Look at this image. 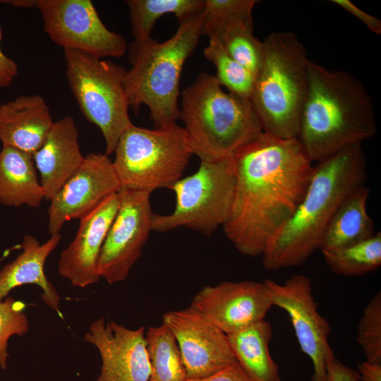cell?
Masks as SVG:
<instances>
[{
    "label": "cell",
    "mask_w": 381,
    "mask_h": 381,
    "mask_svg": "<svg viewBox=\"0 0 381 381\" xmlns=\"http://www.w3.org/2000/svg\"><path fill=\"white\" fill-rule=\"evenodd\" d=\"M119 205L117 192L80 219L73 240L61 251L58 262L59 274L72 286L85 288L101 279L97 272L98 258Z\"/></svg>",
    "instance_id": "obj_17"
},
{
    "label": "cell",
    "mask_w": 381,
    "mask_h": 381,
    "mask_svg": "<svg viewBox=\"0 0 381 381\" xmlns=\"http://www.w3.org/2000/svg\"><path fill=\"white\" fill-rule=\"evenodd\" d=\"M114 153L120 187L150 193L170 188L181 179L193 155L186 131L177 123L153 129L132 124L120 136Z\"/></svg>",
    "instance_id": "obj_7"
},
{
    "label": "cell",
    "mask_w": 381,
    "mask_h": 381,
    "mask_svg": "<svg viewBox=\"0 0 381 381\" xmlns=\"http://www.w3.org/2000/svg\"><path fill=\"white\" fill-rule=\"evenodd\" d=\"M61 238V234H56L42 244L31 235L24 236L20 244L22 252L0 270V300L7 297L13 289L24 284H35L42 289V301L62 318L61 298L44 273L46 260Z\"/></svg>",
    "instance_id": "obj_20"
},
{
    "label": "cell",
    "mask_w": 381,
    "mask_h": 381,
    "mask_svg": "<svg viewBox=\"0 0 381 381\" xmlns=\"http://www.w3.org/2000/svg\"><path fill=\"white\" fill-rule=\"evenodd\" d=\"M43 29L51 40L68 49L100 58L122 57L128 44L102 23L90 0H37Z\"/></svg>",
    "instance_id": "obj_10"
},
{
    "label": "cell",
    "mask_w": 381,
    "mask_h": 381,
    "mask_svg": "<svg viewBox=\"0 0 381 381\" xmlns=\"http://www.w3.org/2000/svg\"><path fill=\"white\" fill-rule=\"evenodd\" d=\"M120 188L108 155H87L80 167L49 200V234H59L66 222L81 219Z\"/></svg>",
    "instance_id": "obj_14"
},
{
    "label": "cell",
    "mask_w": 381,
    "mask_h": 381,
    "mask_svg": "<svg viewBox=\"0 0 381 381\" xmlns=\"http://www.w3.org/2000/svg\"><path fill=\"white\" fill-rule=\"evenodd\" d=\"M190 306L226 334L265 320L272 307L264 282L254 281L206 286Z\"/></svg>",
    "instance_id": "obj_16"
},
{
    "label": "cell",
    "mask_w": 381,
    "mask_h": 381,
    "mask_svg": "<svg viewBox=\"0 0 381 381\" xmlns=\"http://www.w3.org/2000/svg\"><path fill=\"white\" fill-rule=\"evenodd\" d=\"M50 109L40 95L20 96L0 104V141L34 155L53 123Z\"/></svg>",
    "instance_id": "obj_19"
},
{
    "label": "cell",
    "mask_w": 381,
    "mask_h": 381,
    "mask_svg": "<svg viewBox=\"0 0 381 381\" xmlns=\"http://www.w3.org/2000/svg\"><path fill=\"white\" fill-rule=\"evenodd\" d=\"M263 54L250 102L263 132L297 138L308 88L306 49L293 32H274L262 42Z\"/></svg>",
    "instance_id": "obj_6"
},
{
    "label": "cell",
    "mask_w": 381,
    "mask_h": 381,
    "mask_svg": "<svg viewBox=\"0 0 381 381\" xmlns=\"http://www.w3.org/2000/svg\"><path fill=\"white\" fill-rule=\"evenodd\" d=\"M181 95L179 119L200 162L231 157L263 132L250 101L224 92L213 75L200 73Z\"/></svg>",
    "instance_id": "obj_5"
},
{
    "label": "cell",
    "mask_w": 381,
    "mask_h": 381,
    "mask_svg": "<svg viewBox=\"0 0 381 381\" xmlns=\"http://www.w3.org/2000/svg\"><path fill=\"white\" fill-rule=\"evenodd\" d=\"M332 272L346 277H357L381 265V233L344 248L322 253Z\"/></svg>",
    "instance_id": "obj_27"
},
{
    "label": "cell",
    "mask_w": 381,
    "mask_h": 381,
    "mask_svg": "<svg viewBox=\"0 0 381 381\" xmlns=\"http://www.w3.org/2000/svg\"><path fill=\"white\" fill-rule=\"evenodd\" d=\"M204 56L216 67L214 76L221 86H224L229 92L239 97L250 99L255 77L249 70L229 56L214 41L209 40Z\"/></svg>",
    "instance_id": "obj_28"
},
{
    "label": "cell",
    "mask_w": 381,
    "mask_h": 381,
    "mask_svg": "<svg viewBox=\"0 0 381 381\" xmlns=\"http://www.w3.org/2000/svg\"><path fill=\"white\" fill-rule=\"evenodd\" d=\"M226 335L236 361L254 381H282L270 352V322L265 319Z\"/></svg>",
    "instance_id": "obj_23"
},
{
    "label": "cell",
    "mask_w": 381,
    "mask_h": 381,
    "mask_svg": "<svg viewBox=\"0 0 381 381\" xmlns=\"http://www.w3.org/2000/svg\"><path fill=\"white\" fill-rule=\"evenodd\" d=\"M366 179L362 144L348 146L318 161L301 202L267 243L262 255L263 267L274 271L302 265L319 250L341 202Z\"/></svg>",
    "instance_id": "obj_2"
},
{
    "label": "cell",
    "mask_w": 381,
    "mask_h": 381,
    "mask_svg": "<svg viewBox=\"0 0 381 381\" xmlns=\"http://www.w3.org/2000/svg\"><path fill=\"white\" fill-rule=\"evenodd\" d=\"M376 132L374 104L363 83L310 60L297 139L310 162L362 144Z\"/></svg>",
    "instance_id": "obj_3"
},
{
    "label": "cell",
    "mask_w": 381,
    "mask_h": 381,
    "mask_svg": "<svg viewBox=\"0 0 381 381\" xmlns=\"http://www.w3.org/2000/svg\"><path fill=\"white\" fill-rule=\"evenodd\" d=\"M369 194L363 184L346 196L325 229L319 247L322 253L353 245L375 234L374 222L367 211Z\"/></svg>",
    "instance_id": "obj_22"
},
{
    "label": "cell",
    "mask_w": 381,
    "mask_h": 381,
    "mask_svg": "<svg viewBox=\"0 0 381 381\" xmlns=\"http://www.w3.org/2000/svg\"><path fill=\"white\" fill-rule=\"evenodd\" d=\"M45 199L33 156L10 147L0 150V203L38 207Z\"/></svg>",
    "instance_id": "obj_21"
},
{
    "label": "cell",
    "mask_w": 381,
    "mask_h": 381,
    "mask_svg": "<svg viewBox=\"0 0 381 381\" xmlns=\"http://www.w3.org/2000/svg\"><path fill=\"white\" fill-rule=\"evenodd\" d=\"M236 187L224 232L243 255H262L301 202L313 166L297 138L262 132L232 155Z\"/></svg>",
    "instance_id": "obj_1"
},
{
    "label": "cell",
    "mask_w": 381,
    "mask_h": 381,
    "mask_svg": "<svg viewBox=\"0 0 381 381\" xmlns=\"http://www.w3.org/2000/svg\"><path fill=\"white\" fill-rule=\"evenodd\" d=\"M358 372L360 381H381V363L361 362Z\"/></svg>",
    "instance_id": "obj_36"
},
{
    "label": "cell",
    "mask_w": 381,
    "mask_h": 381,
    "mask_svg": "<svg viewBox=\"0 0 381 381\" xmlns=\"http://www.w3.org/2000/svg\"><path fill=\"white\" fill-rule=\"evenodd\" d=\"M145 340L151 366L149 381H187L176 340L164 325L149 327Z\"/></svg>",
    "instance_id": "obj_26"
},
{
    "label": "cell",
    "mask_w": 381,
    "mask_h": 381,
    "mask_svg": "<svg viewBox=\"0 0 381 381\" xmlns=\"http://www.w3.org/2000/svg\"><path fill=\"white\" fill-rule=\"evenodd\" d=\"M201 12L179 23L166 41L151 38L128 45L131 66L124 78L128 102L135 112L146 105L155 128L175 124L179 119L181 75L201 36Z\"/></svg>",
    "instance_id": "obj_4"
},
{
    "label": "cell",
    "mask_w": 381,
    "mask_h": 381,
    "mask_svg": "<svg viewBox=\"0 0 381 381\" xmlns=\"http://www.w3.org/2000/svg\"><path fill=\"white\" fill-rule=\"evenodd\" d=\"M327 381H360V379L358 370L334 358L327 367Z\"/></svg>",
    "instance_id": "obj_34"
},
{
    "label": "cell",
    "mask_w": 381,
    "mask_h": 381,
    "mask_svg": "<svg viewBox=\"0 0 381 381\" xmlns=\"http://www.w3.org/2000/svg\"><path fill=\"white\" fill-rule=\"evenodd\" d=\"M84 159L73 117L54 121L43 145L33 155L46 200H49L61 188Z\"/></svg>",
    "instance_id": "obj_18"
},
{
    "label": "cell",
    "mask_w": 381,
    "mask_h": 381,
    "mask_svg": "<svg viewBox=\"0 0 381 381\" xmlns=\"http://www.w3.org/2000/svg\"><path fill=\"white\" fill-rule=\"evenodd\" d=\"M255 0H205L201 12V36L229 23L250 20Z\"/></svg>",
    "instance_id": "obj_29"
},
{
    "label": "cell",
    "mask_w": 381,
    "mask_h": 381,
    "mask_svg": "<svg viewBox=\"0 0 381 381\" xmlns=\"http://www.w3.org/2000/svg\"><path fill=\"white\" fill-rule=\"evenodd\" d=\"M119 205L108 230L97 262L100 278L109 284L126 279L142 254L153 212L150 193L121 188Z\"/></svg>",
    "instance_id": "obj_11"
},
{
    "label": "cell",
    "mask_w": 381,
    "mask_h": 381,
    "mask_svg": "<svg viewBox=\"0 0 381 381\" xmlns=\"http://www.w3.org/2000/svg\"><path fill=\"white\" fill-rule=\"evenodd\" d=\"M264 283L272 306L289 315L300 348L313 363L311 381H327V367L334 358L329 343L331 328L318 312L310 279L294 274L282 284L272 279Z\"/></svg>",
    "instance_id": "obj_12"
},
{
    "label": "cell",
    "mask_w": 381,
    "mask_h": 381,
    "mask_svg": "<svg viewBox=\"0 0 381 381\" xmlns=\"http://www.w3.org/2000/svg\"><path fill=\"white\" fill-rule=\"evenodd\" d=\"M1 37L2 32L0 25V43ZM18 73L17 64L3 52L0 45V87L4 88L9 86Z\"/></svg>",
    "instance_id": "obj_35"
},
{
    "label": "cell",
    "mask_w": 381,
    "mask_h": 381,
    "mask_svg": "<svg viewBox=\"0 0 381 381\" xmlns=\"http://www.w3.org/2000/svg\"><path fill=\"white\" fill-rule=\"evenodd\" d=\"M64 55L69 88L85 119L101 131L105 155H111L121 134L133 124L124 88L126 70L76 50L65 49Z\"/></svg>",
    "instance_id": "obj_8"
},
{
    "label": "cell",
    "mask_w": 381,
    "mask_h": 381,
    "mask_svg": "<svg viewBox=\"0 0 381 381\" xmlns=\"http://www.w3.org/2000/svg\"><path fill=\"white\" fill-rule=\"evenodd\" d=\"M162 324L176 340L188 379H202L236 362L227 335L192 306L167 312Z\"/></svg>",
    "instance_id": "obj_13"
},
{
    "label": "cell",
    "mask_w": 381,
    "mask_h": 381,
    "mask_svg": "<svg viewBox=\"0 0 381 381\" xmlns=\"http://www.w3.org/2000/svg\"><path fill=\"white\" fill-rule=\"evenodd\" d=\"M236 176L232 156L200 162L197 171L170 187L176 205L169 214H153L152 231L165 232L188 227L211 235L227 222L232 210Z\"/></svg>",
    "instance_id": "obj_9"
},
{
    "label": "cell",
    "mask_w": 381,
    "mask_h": 381,
    "mask_svg": "<svg viewBox=\"0 0 381 381\" xmlns=\"http://www.w3.org/2000/svg\"><path fill=\"white\" fill-rule=\"evenodd\" d=\"M253 26V19L238 20L217 28L207 36L255 77L262 62L263 44L254 36Z\"/></svg>",
    "instance_id": "obj_25"
},
{
    "label": "cell",
    "mask_w": 381,
    "mask_h": 381,
    "mask_svg": "<svg viewBox=\"0 0 381 381\" xmlns=\"http://www.w3.org/2000/svg\"><path fill=\"white\" fill-rule=\"evenodd\" d=\"M84 340L100 356L95 381H149L151 366L144 327L132 329L100 318L89 325Z\"/></svg>",
    "instance_id": "obj_15"
},
{
    "label": "cell",
    "mask_w": 381,
    "mask_h": 381,
    "mask_svg": "<svg viewBox=\"0 0 381 381\" xmlns=\"http://www.w3.org/2000/svg\"><path fill=\"white\" fill-rule=\"evenodd\" d=\"M366 360L381 363V292L378 291L365 306L358 326L356 337Z\"/></svg>",
    "instance_id": "obj_30"
},
{
    "label": "cell",
    "mask_w": 381,
    "mask_h": 381,
    "mask_svg": "<svg viewBox=\"0 0 381 381\" xmlns=\"http://www.w3.org/2000/svg\"><path fill=\"white\" fill-rule=\"evenodd\" d=\"M2 4H7L16 8H30L35 7L37 0H3L0 1Z\"/></svg>",
    "instance_id": "obj_37"
},
{
    "label": "cell",
    "mask_w": 381,
    "mask_h": 381,
    "mask_svg": "<svg viewBox=\"0 0 381 381\" xmlns=\"http://www.w3.org/2000/svg\"><path fill=\"white\" fill-rule=\"evenodd\" d=\"M131 34L134 40L147 41L156 21L162 16L174 14L181 23L201 12L205 0H126Z\"/></svg>",
    "instance_id": "obj_24"
},
{
    "label": "cell",
    "mask_w": 381,
    "mask_h": 381,
    "mask_svg": "<svg viewBox=\"0 0 381 381\" xmlns=\"http://www.w3.org/2000/svg\"><path fill=\"white\" fill-rule=\"evenodd\" d=\"M26 304L11 296L0 300V368L6 370L9 353L8 341L13 336L21 337L29 329L25 312Z\"/></svg>",
    "instance_id": "obj_31"
},
{
    "label": "cell",
    "mask_w": 381,
    "mask_h": 381,
    "mask_svg": "<svg viewBox=\"0 0 381 381\" xmlns=\"http://www.w3.org/2000/svg\"><path fill=\"white\" fill-rule=\"evenodd\" d=\"M331 1L358 18L372 32L376 35L381 34V20L379 18L365 12L350 0H332Z\"/></svg>",
    "instance_id": "obj_32"
},
{
    "label": "cell",
    "mask_w": 381,
    "mask_h": 381,
    "mask_svg": "<svg viewBox=\"0 0 381 381\" xmlns=\"http://www.w3.org/2000/svg\"><path fill=\"white\" fill-rule=\"evenodd\" d=\"M187 381H254L236 361L214 375L202 379H188Z\"/></svg>",
    "instance_id": "obj_33"
}]
</instances>
